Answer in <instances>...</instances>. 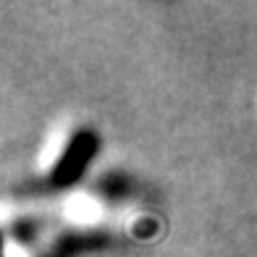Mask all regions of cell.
<instances>
[{"mask_svg": "<svg viewBox=\"0 0 257 257\" xmlns=\"http://www.w3.org/2000/svg\"><path fill=\"white\" fill-rule=\"evenodd\" d=\"M95 147H97V139L92 137L89 132H79L71 142H68L66 153L61 155L55 166V181L58 184H68V181H76L81 176V171L87 168V163L95 155Z\"/></svg>", "mask_w": 257, "mask_h": 257, "instance_id": "obj_1", "label": "cell"}]
</instances>
